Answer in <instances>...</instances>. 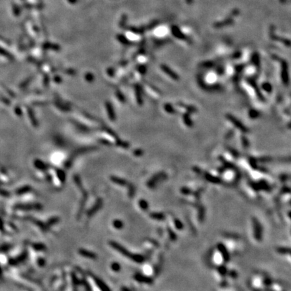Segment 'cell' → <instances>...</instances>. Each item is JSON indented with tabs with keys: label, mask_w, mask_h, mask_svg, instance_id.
Listing matches in <instances>:
<instances>
[{
	"label": "cell",
	"mask_w": 291,
	"mask_h": 291,
	"mask_svg": "<svg viewBox=\"0 0 291 291\" xmlns=\"http://www.w3.org/2000/svg\"><path fill=\"white\" fill-rule=\"evenodd\" d=\"M110 245L112 247L113 249H115V250H117V251H119V253H121L123 255L127 257V258H129L130 260H132V261H134V262L138 263V264H140V263H142L144 261V256L140 254H132L131 252H129L127 249H125V247H123V246L121 245L120 244L117 243L115 241H110Z\"/></svg>",
	"instance_id": "cell-1"
},
{
	"label": "cell",
	"mask_w": 291,
	"mask_h": 291,
	"mask_svg": "<svg viewBox=\"0 0 291 291\" xmlns=\"http://www.w3.org/2000/svg\"><path fill=\"white\" fill-rule=\"evenodd\" d=\"M134 278L136 280V281L141 283H146V284H152L153 282V280L150 278L145 276L142 274H136L134 276Z\"/></svg>",
	"instance_id": "cell-2"
},
{
	"label": "cell",
	"mask_w": 291,
	"mask_h": 291,
	"mask_svg": "<svg viewBox=\"0 0 291 291\" xmlns=\"http://www.w3.org/2000/svg\"><path fill=\"white\" fill-rule=\"evenodd\" d=\"M79 254L81 255L83 257H85V258H90V259H95L97 258V255L93 252H91L90 251H88V250H86L84 249H80L79 250Z\"/></svg>",
	"instance_id": "cell-3"
},
{
	"label": "cell",
	"mask_w": 291,
	"mask_h": 291,
	"mask_svg": "<svg viewBox=\"0 0 291 291\" xmlns=\"http://www.w3.org/2000/svg\"><path fill=\"white\" fill-rule=\"evenodd\" d=\"M95 280L96 284H97V286H98V288H100L101 291H111V290L109 289V288L107 286V285L104 283L103 281H102L101 280H100L98 278H95Z\"/></svg>",
	"instance_id": "cell-4"
},
{
	"label": "cell",
	"mask_w": 291,
	"mask_h": 291,
	"mask_svg": "<svg viewBox=\"0 0 291 291\" xmlns=\"http://www.w3.org/2000/svg\"><path fill=\"white\" fill-rule=\"evenodd\" d=\"M101 204H102V202H101V200H98L97 204H96L95 206H94L91 209V210L89 211V212H88V215L89 216H91V215H93V214H95L96 212L98 211V210L100 208V206H101Z\"/></svg>",
	"instance_id": "cell-5"
},
{
	"label": "cell",
	"mask_w": 291,
	"mask_h": 291,
	"mask_svg": "<svg viewBox=\"0 0 291 291\" xmlns=\"http://www.w3.org/2000/svg\"><path fill=\"white\" fill-rule=\"evenodd\" d=\"M113 225L115 228H117V229H121V228L123 227V222L120 220L116 219L113 220Z\"/></svg>",
	"instance_id": "cell-6"
},
{
	"label": "cell",
	"mask_w": 291,
	"mask_h": 291,
	"mask_svg": "<svg viewBox=\"0 0 291 291\" xmlns=\"http://www.w3.org/2000/svg\"><path fill=\"white\" fill-rule=\"evenodd\" d=\"M139 206L140 207V208L143 210L146 211L148 209V204L146 200H141L139 201Z\"/></svg>",
	"instance_id": "cell-7"
},
{
	"label": "cell",
	"mask_w": 291,
	"mask_h": 291,
	"mask_svg": "<svg viewBox=\"0 0 291 291\" xmlns=\"http://www.w3.org/2000/svg\"><path fill=\"white\" fill-rule=\"evenodd\" d=\"M150 217L152 218L153 219L155 220H162L164 218V215L161 213H157L154 212L150 214Z\"/></svg>",
	"instance_id": "cell-8"
},
{
	"label": "cell",
	"mask_w": 291,
	"mask_h": 291,
	"mask_svg": "<svg viewBox=\"0 0 291 291\" xmlns=\"http://www.w3.org/2000/svg\"><path fill=\"white\" fill-rule=\"evenodd\" d=\"M111 269L114 272H119L121 269V266L119 263L117 262H113L111 265Z\"/></svg>",
	"instance_id": "cell-9"
}]
</instances>
